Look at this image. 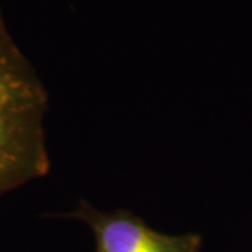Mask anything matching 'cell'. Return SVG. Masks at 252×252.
Masks as SVG:
<instances>
[{
	"instance_id": "1",
	"label": "cell",
	"mask_w": 252,
	"mask_h": 252,
	"mask_svg": "<svg viewBox=\"0 0 252 252\" xmlns=\"http://www.w3.org/2000/svg\"><path fill=\"white\" fill-rule=\"evenodd\" d=\"M48 94L0 14V196L45 177Z\"/></svg>"
},
{
	"instance_id": "2",
	"label": "cell",
	"mask_w": 252,
	"mask_h": 252,
	"mask_svg": "<svg viewBox=\"0 0 252 252\" xmlns=\"http://www.w3.org/2000/svg\"><path fill=\"white\" fill-rule=\"evenodd\" d=\"M64 217L90 228L95 252H199L202 247L198 234H162L129 210L102 212L86 200Z\"/></svg>"
}]
</instances>
